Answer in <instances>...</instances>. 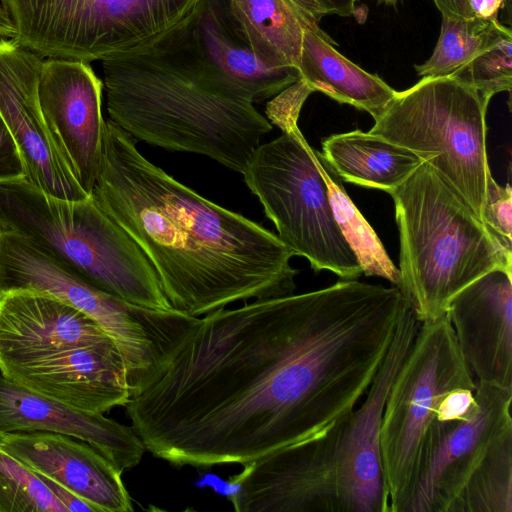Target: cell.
<instances>
[{
	"mask_svg": "<svg viewBox=\"0 0 512 512\" xmlns=\"http://www.w3.org/2000/svg\"><path fill=\"white\" fill-rule=\"evenodd\" d=\"M315 154L329 190L336 222L354 252L363 274L384 278L397 286L398 268L388 256L376 232L350 199L342 185V180L326 162L321 152L315 150Z\"/></svg>",
	"mask_w": 512,
	"mask_h": 512,
	"instance_id": "cell-22",
	"label": "cell"
},
{
	"mask_svg": "<svg viewBox=\"0 0 512 512\" xmlns=\"http://www.w3.org/2000/svg\"><path fill=\"white\" fill-rule=\"evenodd\" d=\"M90 196L136 242L177 311L199 317L296 289L294 255L276 234L177 181L110 119Z\"/></svg>",
	"mask_w": 512,
	"mask_h": 512,
	"instance_id": "cell-2",
	"label": "cell"
},
{
	"mask_svg": "<svg viewBox=\"0 0 512 512\" xmlns=\"http://www.w3.org/2000/svg\"><path fill=\"white\" fill-rule=\"evenodd\" d=\"M42 63L36 53L0 39V115L21 152L30 183L55 197L85 199L90 195L80 186L41 109Z\"/></svg>",
	"mask_w": 512,
	"mask_h": 512,
	"instance_id": "cell-12",
	"label": "cell"
},
{
	"mask_svg": "<svg viewBox=\"0 0 512 512\" xmlns=\"http://www.w3.org/2000/svg\"><path fill=\"white\" fill-rule=\"evenodd\" d=\"M442 16L455 18H472L469 0H433Z\"/></svg>",
	"mask_w": 512,
	"mask_h": 512,
	"instance_id": "cell-29",
	"label": "cell"
},
{
	"mask_svg": "<svg viewBox=\"0 0 512 512\" xmlns=\"http://www.w3.org/2000/svg\"><path fill=\"white\" fill-rule=\"evenodd\" d=\"M476 390L446 316L421 323L388 393L380 454L390 512H403L415 482L425 434L437 405L455 388Z\"/></svg>",
	"mask_w": 512,
	"mask_h": 512,
	"instance_id": "cell-9",
	"label": "cell"
},
{
	"mask_svg": "<svg viewBox=\"0 0 512 512\" xmlns=\"http://www.w3.org/2000/svg\"><path fill=\"white\" fill-rule=\"evenodd\" d=\"M102 67L109 119L147 144L206 156L242 174L272 130L210 36L187 17Z\"/></svg>",
	"mask_w": 512,
	"mask_h": 512,
	"instance_id": "cell-3",
	"label": "cell"
},
{
	"mask_svg": "<svg viewBox=\"0 0 512 512\" xmlns=\"http://www.w3.org/2000/svg\"><path fill=\"white\" fill-rule=\"evenodd\" d=\"M378 1L392 5V4H395L398 0H378Z\"/></svg>",
	"mask_w": 512,
	"mask_h": 512,
	"instance_id": "cell-33",
	"label": "cell"
},
{
	"mask_svg": "<svg viewBox=\"0 0 512 512\" xmlns=\"http://www.w3.org/2000/svg\"><path fill=\"white\" fill-rule=\"evenodd\" d=\"M0 373L37 394L91 413L126 406L131 397L124 358L113 341L30 362L0 361Z\"/></svg>",
	"mask_w": 512,
	"mask_h": 512,
	"instance_id": "cell-14",
	"label": "cell"
},
{
	"mask_svg": "<svg viewBox=\"0 0 512 512\" xmlns=\"http://www.w3.org/2000/svg\"><path fill=\"white\" fill-rule=\"evenodd\" d=\"M26 178V168L14 137L0 115V182Z\"/></svg>",
	"mask_w": 512,
	"mask_h": 512,
	"instance_id": "cell-27",
	"label": "cell"
},
{
	"mask_svg": "<svg viewBox=\"0 0 512 512\" xmlns=\"http://www.w3.org/2000/svg\"><path fill=\"white\" fill-rule=\"evenodd\" d=\"M475 382L512 390V267H497L463 288L446 313Z\"/></svg>",
	"mask_w": 512,
	"mask_h": 512,
	"instance_id": "cell-15",
	"label": "cell"
},
{
	"mask_svg": "<svg viewBox=\"0 0 512 512\" xmlns=\"http://www.w3.org/2000/svg\"><path fill=\"white\" fill-rule=\"evenodd\" d=\"M15 290L51 295L90 316L118 347L130 379L153 373L182 328L176 310L144 307L103 292L28 238L0 230V295Z\"/></svg>",
	"mask_w": 512,
	"mask_h": 512,
	"instance_id": "cell-8",
	"label": "cell"
},
{
	"mask_svg": "<svg viewBox=\"0 0 512 512\" xmlns=\"http://www.w3.org/2000/svg\"><path fill=\"white\" fill-rule=\"evenodd\" d=\"M32 431L84 441L121 473L139 464L146 451L132 426L44 397L0 373V433Z\"/></svg>",
	"mask_w": 512,
	"mask_h": 512,
	"instance_id": "cell-17",
	"label": "cell"
},
{
	"mask_svg": "<svg viewBox=\"0 0 512 512\" xmlns=\"http://www.w3.org/2000/svg\"><path fill=\"white\" fill-rule=\"evenodd\" d=\"M481 222L496 242L512 253V191L509 183L501 186L493 177L489 178Z\"/></svg>",
	"mask_w": 512,
	"mask_h": 512,
	"instance_id": "cell-26",
	"label": "cell"
},
{
	"mask_svg": "<svg viewBox=\"0 0 512 512\" xmlns=\"http://www.w3.org/2000/svg\"><path fill=\"white\" fill-rule=\"evenodd\" d=\"M229 8L253 55L272 69L297 68L305 29L319 27L290 0H229Z\"/></svg>",
	"mask_w": 512,
	"mask_h": 512,
	"instance_id": "cell-21",
	"label": "cell"
},
{
	"mask_svg": "<svg viewBox=\"0 0 512 512\" xmlns=\"http://www.w3.org/2000/svg\"><path fill=\"white\" fill-rule=\"evenodd\" d=\"M406 300L355 280L206 314L126 413L175 466L241 464L325 435L363 399Z\"/></svg>",
	"mask_w": 512,
	"mask_h": 512,
	"instance_id": "cell-1",
	"label": "cell"
},
{
	"mask_svg": "<svg viewBox=\"0 0 512 512\" xmlns=\"http://www.w3.org/2000/svg\"><path fill=\"white\" fill-rule=\"evenodd\" d=\"M505 10V16L507 18L508 24L511 23V0H504L503 11Z\"/></svg>",
	"mask_w": 512,
	"mask_h": 512,
	"instance_id": "cell-32",
	"label": "cell"
},
{
	"mask_svg": "<svg viewBox=\"0 0 512 512\" xmlns=\"http://www.w3.org/2000/svg\"><path fill=\"white\" fill-rule=\"evenodd\" d=\"M307 97L290 86L267 104L268 119L282 134L260 144L242 174L294 256L306 258L316 272L355 280L363 274L361 266L336 222L315 149L297 125Z\"/></svg>",
	"mask_w": 512,
	"mask_h": 512,
	"instance_id": "cell-6",
	"label": "cell"
},
{
	"mask_svg": "<svg viewBox=\"0 0 512 512\" xmlns=\"http://www.w3.org/2000/svg\"><path fill=\"white\" fill-rule=\"evenodd\" d=\"M468 418L433 419L423 439L417 476L403 512H457L469 482L512 444V390L477 383Z\"/></svg>",
	"mask_w": 512,
	"mask_h": 512,
	"instance_id": "cell-11",
	"label": "cell"
},
{
	"mask_svg": "<svg viewBox=\"0 0 512 512\" xmlns=\"http://www.w3.org/2000/svg\"><path fill=\"white\" fill-rule=\"evenodd\" d=\"M108 341L90 316L56 297L28 290L0 295V361L30 362Z\"/></svg>",
	"mask_w": 512,
	"mask_h": 512,
	"instance_id": "cell-18",
	"label": "cell"
},
{
	"mask_svg": "<svg viewBox=\"0 0 512 512\" xmlns=\"http://www.w3.org/2000/svg\"><path fill=\"white\" fill-rule=\"evenodd\" d=\"M500 22L477 17L442 16L441 30L429 59L415 65L418 76H450L467 64L494 38Z\"/></svg>",
	"mask_w": 512,
	"mask_h": 512,
	"instance_id": "cell-23",
	"label": "cell"
},
{
	"mask_svg": "<svg viewBox=\"0 0 512 512\" xmlns=\"http://www.w3.org/2000/svg\"><path fill=\"white\" fill-rule=\"evenodd\" d=\"M487 99L512 88V30L499 24L489 45L452 74Z\"/></svg>",
	"mask_w": 512,
	"mask_h": 512,
	"instance_id": "cell-25",
	"label": "cell"
},
{
	"mask_svg": "<svg viewBox=\"0 0 512 512\" xmlns=\"http://www.w3.org/2000/svg\"><path fill=\"white\" fill-rule=\"evenodd\" d=\"M0 230L28 238L103 292L173 309L148 258L91 196L55 197L26 178L0 182Z\"/></svg>",
	"mask_w": 512,
	"mask_h": 512,
	"instance_id": "cell-5",
	"label": "cell"
},
{
	"mask_svg": "<svg viewBox=\"0 0 512 512\" xmlns=\"http://www.w3.org/2000/svg\"><path fill=\"white\" fill-rule=\"evenodd\" d=\"M300 12L313 24L319 25L324 16L354 15L357 0H290Z\"/></svg>",
	"mask_w": 512,
	"mask_h": 512,
	"instance_id": "cell-28",
	"label": "cell"
},
{
	"mask_svg": "<svg viewBox=\"0 0 512 512\" xmlns=\"http://www.w3.org/2000/svg\"><path fill=\"white\" fill-rule=\"evenodd\" d=\"M469 5L474 17L483 20L498 19L499 10L504 7V0H469Z\"/></svg>",
	"mask_w": 512,
	"mask_h": 512,
	"instance_id": "cell-30",
	"label": "cell"
},
{
	"mask_svg": "<svg viewBox=\"0 0 512 512\" xmlns=\"http://www.w3.org/2000/svg\"><path fill=\"white\" fill-rule=\"evenodd\" d=\"M320 27L306 28L297 69L312 91L369 113L374 121L396 94L383 79L347 59Z\"/></svg>",
	"mask_w": 512,
	"mask_h": 512,
	"instance_id": "cell-19",
	"label": "cell"
},
{
	"mask_svg": "<svg viewBox=\"0 0 512 512\" xmlns=\"http://www.w3.org/2000/svg\"><path fill=\"white\" fill-rule=\"evenodd\" d=\"M321 154L341 180L389 194L423 162L412 151L361 130L326 137Z\"/></svg>",
	"mask_w": 512,
	"mask_h": 512,
	"instance_id": "cell-20",
	"label": "cell"
},
{
	"mask_svg": "<svg viewBox=\"0 0 512 512\" xmlns=\"http://www.w3.org/2000/svg\"><path fill=\"white\" fill-rule=\"evenodd\" d=\"M0 512H66L41 476L0 446Z\"/></svg>",
	"mask_w": 512,
	"mask_h": 512,
	"instance_id": "cell-24",
	"label": "cell"
},
{
	"mask_svg": "<svg viewBox=\"0 0 512 512\" xmlns=\"http://www.w3.org/2000/svg\"><path fill=\"white\" fill-rule=\"evenodd\" d=\"M399 232L397 287L421 323L446 316L451 300L512 253L426 162L391 194Z\"/></svg>",
	"mask_w": 512,
	"mask_h": 512,
	"instance_id": "cell-4",
	"label": "cell"
},
{
	"mask_svg": "<svg viewBox=\"0 0 512 512\" xmlns=\"http://www.w3.org/2000/svg\"><path fill=\"white\" fill-rule=\"evenodd\" d=\"M15 28L7 11L0 4V37L13 38Z\"/></svg>",
	"mask_w": 512,
	"mask_h": 512,
	"instance_id": "cell-31",
	"label": "cell"
},
{
	"mask_svg": "<svg viewBox=\"0 0 512 512\" xmlns=\"http://www.w3.org/2000/svg\"><path fill=\"white\" fill-rule=\"evenodd\" d=\"M102 89L89 63L62 58L42 63L38 87L42 112L88 195L102 156Z\"/></svg>",
	"mask_w": 512,
	"mask_h": 512,
	"instance_id": "cell-13",
	"label": "cell"
},
{
	"mask_svg": "<svg viewBox=\"0 0 512 512\" xmlns=\"http://www.w3.org/2000/svg\"><path fill=\"white\" fill-rule=\"evenodd\" d=\"M420 324L406 305L364 399L325 435L305 446L312 465L334 494L336 512H390L381 465V420L390 388Z\"/></svg>",
	"mask_w": 512,
	"mask_h": 512,
	"instance_id": "cell-10",
	"label": "cell"
},
{
	"mask_svg": "<svg viewBox=\"0 0 512 512\" xmlns=\"http://www.w3.org/2000/svg\"><path fill=\"white\" fill-rule=\"evenodd\" d=\"M0 446L97 512L134 510L122 473L84 441L43 431L5 432L0 433Z\"/></svg>",
	"mask_w": 512,
	"mask_h": 512,
	"instance_id": "cell-16",
	"label": "cell"
},
{
	"mask_svg": "<svg viewBox=\"0 0 512 512\" xmlns=\"http://www.w3.org/2000/svg\"><path fill=\"white\" fill-rule=\"evenodd\" d=\"M489 102L452 75L422 77L396 91L369 132L428 163L481 220L492 177L486 147Z\"/></svg>",
	"mask_w": 512,
	"mask_h": 512,
	"instance_id": "cell-7",
	"label": "cell"
}]
</instances>
